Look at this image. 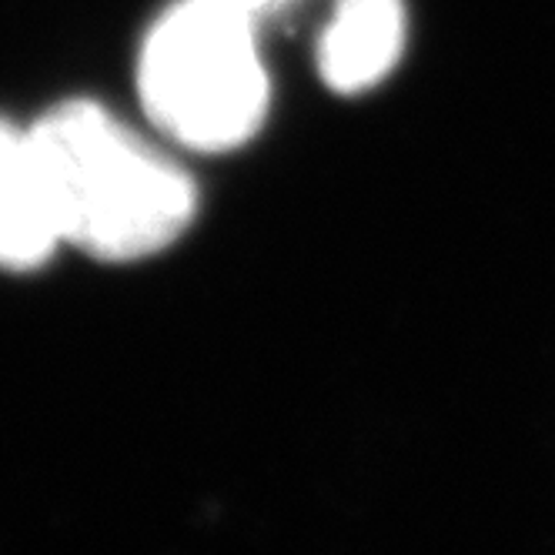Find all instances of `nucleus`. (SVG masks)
Masks as SVG:
<instances>
[{
    "instance_id": "39448f33",
    "label": "nucleus",
    "mask_w": 555,
    "mask_h": 555,
    "mask_svg": "<svg viewBox=\"0 0 555 555\" xmlns=\"http://www.w3.org/2000/svg\"><path fill=\"white\" fill-rule=\"evenodd\" d=\"M224 4H231L237 14H245L251 24H258L261 17H274V14H282L288 4H295V0H224Z\"/></svg>"
},
{
    "instance_id": "f03ea898",
    "label": "nucleus",
    "mask_w": 555,
    "mask_h": 555,
    "mask_svg": "<svg viewBox=\"0 0 555 555\" xmlns=\"http://www.w3.org/2000/svg\"><path fill=\"white\" fill-rule=\"evenodd\" d=\"M138 91L151 121L184 147L245 144L268 114L255 24L224 0H181L147 34Z\"/></svg>"
},
{
    "instance_id": "7ed1b4c3",
    "label": "nucleus",
    "mask_w": 555,
    "mask_h": 555,
    "mask_svg": "<svg viewBox=\"0 0 555 555\" xmlns=\"http://www.w3.org/2000/svg\"><path fill=\"white\" fill-rule=\"evenodd\" d=\"M405 48L402 0H335L332 21L322 30L319 70L338 94L375 88L399 64Z\"/></svg>"
},
{
    "instance_id": "f257e3e1",
    "label": "nucleus",
    "mask_w": 555,
    "mask_h": 555,
    "mask_svg": "<svg viewBox=\"0 0 555 555\" xmlns=\"http://www.w3.org/2000/svg\"><path fill=\"white\" fill-rule=\"evenodd\" d=\"M61 242L104 261L165 251L188 231L191 178L94 101H67L30 128Z\"/></svg>"
},
{
    "instance_id": "20e7f679",
    "label": "nucleus",
    "mask_w": 555,
    "mask_h": 555,
    "mask_svg": "<svg viewBox=\"0 0 555 555\" xmlns=\"http://www.w3.org/2000/svg\"><path fill=\"white\" fill-rule=\"evenodd\" d=\"M57 245L61 228L30 131L0 121V268H41Z\"/></svg>"
}]
</instances>
